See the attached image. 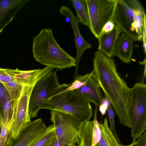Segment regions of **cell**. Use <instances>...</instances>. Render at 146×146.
<instances>
[{"label":"cell","mask_w":146,"mask_h":146,"mask_svg":"<svg viewBox=\"0 0 146 146\" xmlns=\"http://www.w3.org/2000/svg\"><path fill=\"white\" fill-rule=\"evenodd\" d=\"M92 76L112 104L119 123L131 128L129 113L131 88L118 73L114 61L98 50L94 54Z\"/></svg>","instance_id":"obj_1"},{"label":"cell","mask_w":146,"mask_h":146,"mask_svg":"<svg viewBox=\"0 0 146 146\" xmlns=\"http://www.w3.org/2000/svg\"><path fill=\"white\" fill-rule=\"evenodd\" d=\"M110 103L107 97L105 95L99 106V111L102 115L106 114L109 104Z\"/></svg>","instance_id":"obj_25"},{"label":"cell","mask_w":146,"mask_h":146,"mask_svg":"<svg viewBox=\"0 0 146 146\" xmlns=\"http://www.w3.org/2000/svg\"><path fill=\"white\" fill-rule=\"evenodd\" d=\"M121 32L115 24L114 28L110 31L101 33L98 38V50L108 56L112 58L115 43Z\"/></svg>","instance_id":"obj_18"},{"label":"cell","mask_w":146,"mask_h":146,"mask_svg":"<svg viewBox=\"0 0 146 146\" xmlns=\"http://www.w3.org/2000/svg\"><path fill=\"white\" fill-rule=\"evenodd\" d=\"M101 132V139L95 146H129L120 144L110 131L107 117L104 120L103 124L99 123Z\"/></svg>","instance_id":"obj_19"},{"label":"cell","mask_w":146,"mask_h":146,"mask_svg":"<svg viewBox=\"0 0 146 146\" xmlns=\"http://www.w3.org/2000/svg\"><path fill=\"white\" fill-rule=\"evenodd\" d=\"M70 84H59L56 71H51L35 84L31 93L29 113L31 118L37 117L44 101L64 90Z\"/></svg>","instance_id":"obj_5"},{"label":"cell","mask_w":146,"mask_h":146,"mask_svg":"<svg viewBox=\"0 0 146 146\" xmlns=\"http://www.w3.org/2000/svg\"><path fill=\"white\" fill-rule=\"evenodd\" d=\"M46 128L41 118L31 121L15 138L9 135L4 146H28Z\"/></svg>","instance_id":"obj_10"},{"label":"cell","mask_w":146,"mask_h":146,"mask_svg":"<svg viewBox=\"0 0 146 146\" xmlns=\"http://www.w3.org/2000/svg\"><path fill=\"white\" fill-rule=\"evenodd\" d=\"M15 102L11 99L3 84L0 82V121H13Z\"/></svg>","instance_id":"obj_17"},{"label":"cell","mask_w":146,"mask_h":146,"mask_svg":"<svg viewBox=\"0 0 146 146\" xmlns=\"http://www.w3.org/2000/svg\"><path fill=\"white\" fill-rule=\"evenodd\" d=\"M134 41L121 32L115 43L112 57L117 56L125 63H129L132 59Z\"/></svg>","instance_id":"obj_16"},{"label":"cell","mask_w":146,"mask_h":146,"mask_svg":"<svg viewBox=\"0 0 146 146\" xmlns=\"http://www.w3.org/2000/svg\"><path fill=\"white\" fill-rule=\"evenodd\" d=\"M139 143V146H146V132L138 138Z\"/></svg>","instance_id":"obj_28"},{"label":"cell","mask_w":146,"mask_h":146,"mask_svg":"<svg viewBox=\"0 0 146 146\" xmlns=\"http://www.w3.org/2000/svg\"><path fill=\"white\" fill-rule=\"evenodd\" d=\"M89 18V27L98 38L103 28L108 21L113 20L118 0H86Z\"/></svg>","instance_id":"obj_9"},{"label":"cell","mask_w":146,"mask_h":146,"mask_svg":"<svg viewBox=\"0 0 146 146\" xmlns=\"http://www.w3.org/2000/svg\"><path fill=\"white\" fill-rule=\"evenodd\" d=\"M94 120L87 122L82 131L79 146H95L100 140L101 132L96 117L98 106L95 105Z\"/></svg>","instance_id":"obj_14"},{"label":"cell","mask_w":146,"mask_h":146,"mask_svg":"<svg viewBox=\"0 0 146 146\" xmlns=\"http://www.w3.org/2000/svg\"><path fill=\"white\" fill-rule=\"evenodd\" d=\"M92 74V72L90 73H87L84 75H78L74 78V81L71 84L69 87L57 94L63 93L68 91H72L79 89L86 83Z\"/></svg>","instance_id":"obj_22"},{"label":"cell","mask_w":146,"mask_h":146,"mask_svg":"<svg viewBox=\"0 0 146 146\" xmlns=\"http://www.w3.org/2000/svg\"><path fill=\"white\" fill-rule=\"evenodd\" d=\"M107 111L110 122V127H109V129L118 142L120 144H122L119 138L117 135L115 130V127L114 112L111 107V103L109 104Z\"/></svg>","instance_id":"obj_24"},{"label":"cell","mask_w":146,"mask_h":146,"mask_svg":"<svg viewBox=\"0 0 146 146\" xmlns=\"http://www.w3.org/2000/svg\"><path fill=\"white\" fill-rule=\"evenodd\" d=\"M145 13L136 0H118L113 20L121 32L134 41H141Z\"/></svg>","instance_id":"obj_3"},{"label":"cell","mask_w":146,"mask_h":146,"mask_svg":"<svg viewBox=\"0 0 146 146\" xmlns=\"http://www.w3.org/2000/svg\"><path fill=\"white\" fill-rule=\"evenodd\" d=\"M129 146H139V143L138 140L135 142L132 143Z\"/></svg>","instance_id":"obj_30"},{"label":"cell","mask_w":146,"mask_h":146,"mask_svg":"<svg viewBox=\"0 0 146 146\" xmlns=\"http://www.w3.org/2000/svg\"><path fill=\"white\" fill-rule=\"evenodd\" d=\"M76 13L78 22L88 27L89 18L88 7L86 0H71Z\"/></svg>","instance_id":"obj_21"},{"label":"cell","mask_w":146,"mask_h":146,"mask_svg":"<svg viewBox=\"0 0 146 146\" xmlns=\"http://www.w3.org/2000/svg\"><path fill=\"white\" fill-rule=\"evenodd\" d=\"M32 51L35 60L46 66L60 70L76 66L75 58L61 47L50 29H42L33 38Z\"/></svg>","instance_id":"obj_2"},{"label":"cell","mask_w":146,"mask_h":146,"mask_svg":"<svg viewBox=\"0 0 146 146\" xmlns=\"http://www.w3.org/2000/svg\"><path fill=\"white\" fill-rule=\"evenodd\" d=\"M62 16L68 19L73 29L75 38L76 49V54L75 59L76 61V69L74 78L78 75V70L81 57L84 52L87 49L92 47V44L87 42L83 38L80 31L78 22L76 17L74 15L70 9L66 6H62L59 10Z\"/></svg>","instance_id":"obj_12"},{"label":"cell","mask_w":146,"mask_h":146,"mask_svg":"<svg viewBox=\"0 0 146 146\" xmlns=\"http://www.w3.org/2000/svg\"><path fill=\"white\" fill-rule=\"evenodd\" d=\"M146 17L145 15L144 17L142 28V39L143 42V46L144 51V52L146 54Z\"/></svg>","instance_id":"obj_26"},{"label":"cell","mask_w":146,"mask_h":146,"mask_svg":"<svg viewBox=\"0 0 146 146\" xmlns=\"http://www.w3.org/2000/svg\"><path fill=\"white\" fill-rule=\"evenodd\" d=\"M66 146H79V145H68Z\"/></svg>","instance_id":"obj_32"},{"label":"cell","mask_w":146,"mask_h":146,"mask_svg":"<svg viewBox=\"0 0 146 146\" xmlns=\"http://www.w3.org/2000/svg\"><path fill=\"white\" fill-rule=\"evenodd\" d=\"M41 109L68 113L84 123L89 121L93 115L90 102L78 95L75 90L56 94L44 100Z\"/></svg>","instance_id":"obj_4"},{"label":"cell","mask_w":146,"mask_h":146,"mask_svg":"<svg viewBox=\"0 0 146 146\" xmlns=\"http://www.w3.org/2000/svg\"><path fill=\"white\" fill-rule=\"evenodd\" d=\"M56 139L55 128L53 124L47 127L28 146H52Z\"/></svg>","instance_id":"obj_20"},{"label":"cell","mask_w":146,"mask_h":146,"mask_svg":"<svg viewBox=\"0 0 146 146\" xmlns=\"http://www.w3.org/2000/svg\"><path fill=\"white\" fill-rule=\"evenodd\" d=\"M50 115V119L53 123L56 139L60 146L79 145L85 123L69 114L59 111L51 110Z\"/></svg>","instance_id":"obj_6"},{"label":"cell","mask_w":146,"mask_h":146,"mask_svg":"<svg viewBox=\"0 0 146 146\" xmlns=\"http://www.w3.org/2000/svg\"><path fill=\"white\" fill-rule=\"evenodd\" d=\"M52 146H60L59 143L56 139L54 142Z\"/></svg>","instance_id":"obj_31"},{"label":"cell","mask_w":146,"mask_h":146,"mask_svg":"<svg viewBox=\"0 0 146 146\" xmlns=\"http://www.w3.org/2000/svg\"><path fill=\"white\" fill-rule=\"evenodd\" d=\"M115 26V24L113 20L108 21L104 27L101 33H106L110 31L114 28Z\"/></svg>","instance_id":"obj_27"},{"label":"cell","mask_w":146,"mask_h":146,"mask_svg":"<svg viewBox=\"0 0 146 146\" xmlns=\"http://www.w3.org/2000/svg\"><path fill=\"white\" fill-rule=\"evenodd\" d=\"M48 72L46 68H42L36 76L24 84L19 97L15 102L13 121L9 134L11 137L16 138L20 132L31 122V117L29 113L31 93L36 83Z\"/></svg>","instance_id":"obj_7"},{"label":"cell","mask_w":146,"mask_h":146,"mask_svg":"<svg viewBox=\"0 0 146 146\" xmlns=\"http://www.w3.org/2000/svg\"><path fill=\"white\" fill-rule=\"evenodd\" d=\"M7 74L5 69L0 68V82L3 83V80Z\"/></svg>","instance_id":"obj_29"},{"label":"cell","mask_w":146,"mask_h":146,"mask_svg":"<svg viewBox=\"0 0 146 146\" xmlns=\"http://www.w3.org/2000/svg\"><path fill=\"white\" fill-rule=\"evenodd\" d=\"M129 113L131 123V136L134 143L146 129V84L136 83L131 88Z\"/></svg>","instance_id":"obj_8"},{"label":"cell","mask_w":146,"mask_h":146,"mask_svg":"<svg viewBox=\"0 0 146 146\" xmlns=\"http://www.w3.org/2000/svg\"><path fill=\"white\" fill-rule=\"evenodd\" d=\"M74 90L78 95L87 101L97 106L100 105L104 98L100 88L92 75L84 85Z\"/></svg>","instance_id":"obj_15"},{"label":"cell","mask_w":146,"mask_h":146,"mask_svg":"<svg viewBox=\"0 0 146 146\" xmlns=\"http://www.w3.org/2000/svg\"><path fill=\"white\" fill-rule=\"evenodd\" d=\"M6 71L12 77V79L8 82L3 84L13 100L19 97L24 84L36 76L42 69L30 70H21L5 69Z\"/></svg>","instance_id":"obj_11"},{"label":"cell","mask_w":146,"mask_h":146,"mask_svg":"<svg viewBox=\"0 0 146 146\" xmlns=\"http://www.w3.org/2000/svg\"><path fill=\"white\" fill-rule=\"evenodd\" d=\"M13 122V121L9 122L0 121V146H4Z\"/></svg>","instance_id":"obj_23"},{"label":"cell","mask_w":146,"mask_h":146,"mask_svg":"<svg viewBox=\"0 0 146 146\" xmlns=\"http://www.w3.org/2000/svg\"><path fill=\"white\" fill-rule=\"evenodd\" d=\"M30 0H0V33Z\"/></svg>","instance_id":"obj_13"}]
</instances>
